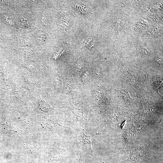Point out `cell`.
Here are the masks:
<instances>
[{
    "label": "cell",
    "instance_id": "obj_2",
    "mask_svg": "<svg viewBox=\"0 0 163 163\" xmlns=\"http://www.w3.org/2000/svg\"><path fill=\"white\" fill-rule=\"evenodd\" d=\"M93 40L92 38H89L87 40V41L86 42V45L87 47H89L91 46L92 43L91 42Z\"/></svg>",
    "mask_w": 163,
    "mask_h": 163
},
{
    "label": "cell",
    "instance_id": "obj_3",
    "mask_svg": "<svg viewBox=\"0 0 163 163\" xmlns=\"http://www.w3.org/2000/svg\"><path fill=\"white\" fill-rule=\"evenodd\" d=\"M73 163H82V160L81 159V157L79 160L74 162Z\"/></svg>",
    "mask_w": 163,
    "mask_h": 163
},
{
    "label": "cell",
    "instance_id": "obj_1",
    "mask_svg": "<svg viewBox=\"0 0 163 163\" xmlns=\"http://www.w3.org/2000/svg\"><path fill=\"white\" fill-rule=\"evenodd\" d=\"M85 129H77L74 132L75 135L74 144L79 147L87 152L91 156L95 158L91 147V138L95 135H101L100 133L92 135H87L85 133Z\"/></svg>",
    "mask_w": 163,
    "mask_h": 163
}]
</instances>
